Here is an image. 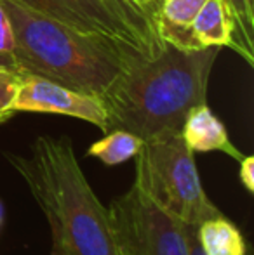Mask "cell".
<instances>
[{
    "label": "cell",
    "mask_w": 254,
    "mask_h": 255,
    "mask_svg": "<svg viewBox=\"0 0 254 255\" xmlns=\"http://www.w3.org/2000/svg\"><path fill=\"white\" fill-rule=\"evenodd\" d=\"M190 35L197 49L232 47L241 54V31L228 0H206L192 21Z\"/></svg>",
    "instance_id": "obj_8"
},
{
    "label": "cell",
    "mask_w": 254,
    "mask_h": 255,
    "mask_svg": "<svg viewBox=\"0 0 254 255\" xmlns=\"http://www.w3.org/2000/svg\"><path fill=\"white\" fill-rule=\"evenodd\" d=\"M14 113H54L89 122L105 130L106 111L101 99L91 94L73 91L44 77L21 73Z\"/></svg>",
    "instance_id": "obj_7"
},
{
    "label": "cell",
    "mask_w": 254,
    "mask_h": 255,
    "mask_svg": "<svg viewBox=\"0 0 254 255\" xmlns=\"http://www.w3.org/2000/svg\"><path fill=\"white\" fill-rule=\"evenodd\" d=\"M181 137L193 153L221 151L237 161L244 158V154L232 144L227 127L213 113L207 103L199 104L188 111L181 127Z\"/></svg>",
    "instance_id": "obj_9"
},
{
    "label": "cell",
    "mask_w": 254,
    "mask_h": 255,
    "mask_svg": "<svg viewBox=\"0 0 254 255\" xmlns=\"http://www.w3.org/2000/svg\"><path fill=\"white\" fill-rule=\"evenodd\" d=\"M12 26V59L21 73H31L101 98L126 68L145 59L138 51L99 35L77 31L24 7L0 0Z\"/></svg>",
    "instance_id": "obj_3"
},
{
    "label": "cell",
    "mask_w": 254,
    "mask_h": 255,
    "mask_svg": "<svg viewBox=\"0 0 254 255\" xmlns=\"http://www.w3.org/2000/svg\"><path fill=\"white\" fill-rule=\"evenodd\" d=\"M0 66H9V68H16L12 56L10 54H0Z\"/></svg>",
    "instance_id": "obj_19"
},
{
    "label": "cell",
    "mask_w": 254,
    "mask_h": 255,
    "mask_svg": "<svg viewBox=\"0 0 254 255\" xmlns=\"http://www.w3.org/2000/svg\"><path fill=\"white\" fill-rule=\"evenodd\" d=\"M152 3H155V5H159V2H162V0H150Z\"/></svg>",
    "instance_id": "obj_20"
},
{
    "label": "cell",
    "mask_w": 254,
    "mask_h": 255,
    "mask_svg": "<svg viewBox=\"0 0 254 255\" xmlns=\"http://www.w3.org/2000/svg\"><path fill=\"white\" fill-rule=\"evenodd\" d=\"M206 0H162L157 5L155 30L164 44L183 51H197L192 40V21L202 9Z\"/></svg>",
    "instance_id": "obj_10"
},
{
    "label": "cell",
    "mask_w": 254,
    "mask_h": 255,
    "mask_svg": "<svg viewBox=\"0 0 254 255\" xmlns=\"http://www.w3.org/2000/svg\"><path fill=\"white\" fill-rule=\"evenodd\" d=\"M190 255H204L199 245V240H197V226H190ZM246 255H253L251 250Z\"/></svg>",
    "instance_id": "obj_18"
},
{
    "label": "cell",
    "mask_w": 254,
    "mask_h": 255,
    "mask_svg": "<svg viewBox=\"0 0 254 255\" xmlns=\"http://www.w3.org/2000/svg\"><path fill=\"white\" fill-rule=\"evenodd\" d=\"M143 139L126 130H112L87 149L89 156L101 160L105 165H120L134 158L143 146Z\"/></svg>",
    "instance_id": "obj_13"
},
{
    "label": "cell",
    "mask_w": 254,
    "mask_h": 255,
    "mask_svg": "<svg viewBox=\"0 0 254 255\" xmlns=\"http://www.w3.org/2000/svg\"><path fill=\"white\" fill-rule=\"evenodd\" d=\"M0 219H2V208H0Z\"/></svg>",
    "instance_id": "obj_21"
},
{
    "label": "cell",
    "mask_w": 254,
    "mask_h": 255,
    "mask_svg": "<svg viewBox=\"0 0 254 255\" xmlns=\"http://www.w3.org/2000/svg\"><path fill=\"white\" fill-rule=\"evenodd\" d=\"M5 158L51 226V255H120L108 208L92 191L66 135H40L30 156Z\"/></svg>",
    "instance_id": "obj_2"
},
{
    "label": "cell",
    "mask_w": 254,
    "mask_h": 255,
    "mask_svg": "<svg viewBox=\"0 0 254 255\" xmlns=\"http://www.w3.org/2000/svg\"><path fill=\"white\" fill-rule=\"evenodd\" d=\"M220 51L166 44L157 56L132 63L99 98L106 111L103 132L126 130L143 141L180 134L188 111L206 103Z\"/></svg>",
    "instance_id": "obj_1"
},
{
    "label": "cell",
    "mask_w": 254,
    "mask_h": 255,
    "mask_svg": "<svg viewBox=\"0 0 254 255\" xmlns=\"http://www.w3.org/2000/svg\"><path fill=\"white\" fill-rule=\"evenodd\" d=\"M17 2L82 33L99 35L119 42L126 47L138 51L145 57L136 33L115 12L108 0H17Z\"/></svg>",
    "instance_id": "obj_6"
},
{
    "label": "cell",
    "mask_w": 254,
    "mask_h": 255,
    "mask_svg": "<svg viewBox=\"0 0 254 255\" xmlns=\"http://www.w3.org/2000/svg\"><path fill=\"white\" fill-rule=\"evenodd\" d=\"M134 181L188 226L223 215L207 198L193 151L180 134L145 141L136 154Z\"/></svg>",
    "instance_id": "obj_4"
},
{
    "label": "cell",
    "mask_w": 254,
    "mask_h": 255,
    "mask_svg": "<svg viewBox=\"0 0 254 255\" xmlns=\"http://www.w3.org/2000/svg\"><path fill=\"white\" fill-rule=\"evenodd\" d=\"M237 17L239 31H241V57L254 64L253 37H254V0H228Z\"/></svg>",
    "instance_id": "obj_14"
},
{
    "label": "cell",
    "mask_w": 254,
    "mask_h": 255,
    "mask_svg": "<svg viewBox=\"0 0 254 255\" xmlns=\"http://www.w3.org/2000/svg\"><path fill=\"white\" fill-rule=\"evenodd\" d=\"M197 240L204 255H246L249 252L241 229L225 215L197 226Z\"/></svg>",
    "instance_id": "obj_12"
},
{
    "label": "cell",
    "mask_w": 254,
    "mask_h": 255,
    "mask_svg": "<svg viewBox=\"0 0 254 255\" xmlns=\"http://www.w3.org/2000/svg\"><path fill=\"white\" fill-rule=\"evenodd\" d=\"M108 212L120 255H190V226L139 182L113 200Z\"/></svg>",
    "instance_id": "obj_5"
},
{
    "label": "cell",
    "mask_w": 254,
    "mask_h": 255,
    "mask_svg": "<svg viewBox=\"0 0 254 255\" xmlns=\"http://www.w3.org/2000/svg\"><path fill=\"white\" fill-rule=\"evenodd\" d=\"M12 49H14L12 26H10V21L7 17L5 9L0 3V54H10L12 56Z\"/></svg>",
    "instance_id": "obj_16"
},
{
    "label": "cell",
    "mask_w": 254,
    "mask_h": 255,
    "mask_svg": "<svg viewBox=\"0 0 254 255\" xmlns=\"http://www.w3.org/2000/svg\"><path fill=\"white\" fill-rule=\"evenodd\" d=\"M108 3L136 33L146 59L166 47L155 30V3L150 0H108Z\"/></svg>",
    "instance_id": "obj_11"
},
{
    "label": "cell",
    "mask_w": 254,
    "mask_h": 255,
    "mask_svg": "<svg viewBox=\"0 0 254 255\" xmlns=\"http://www.w3.org/2000/svg\"><path fill=\"white\" fill-rule=\"evenodd\" d=\"M21 82V71L17 68L0 66V124L14 115L12 103L16 99Z\"/></svg>",
    "instance_id": "obj_15"
},
{
    "label": "cell",
    "mask_w": 254,
    "mask_h": 255,
    "mask_svg": "<svg viewBox=\"0 0 254 255\" xmlns=\"http://www.w3.org/2000/svg\"><path fill=\"white\" fill-rule=\"evenodd\" d=\"M239 163H241V170H239L241 182L249 193H254V158L244 156Z\"/></svg>",
    "instance_id": "obj_17"
}]
</instances>
